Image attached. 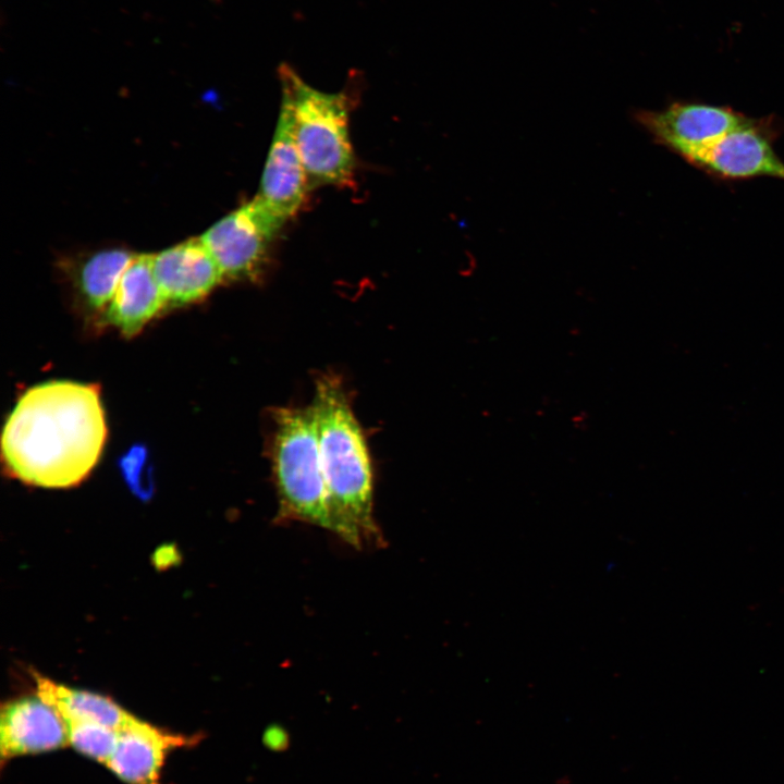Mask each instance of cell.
<instances>
[{
    "mask_svg": "<svg viewBox=\"0 0 784 784\" xmlns=\"http://www.w3.org/2000/svg\"><path fill=\"white\" fill-rule=\"evenodd\" d=\"M106 438L98 385L52 380L19 399L2 431L1 455L10 475L28 485L69 488L96 466Z\"/></svg>",
    "mask_w": 784,
    "mask_h": 784,
    "instance_id": "obj_1",
    "label": "cell"
},
{
    "mask_svg": "<svg viewBox=\"0 0 784 784\" xmlns=\"http://www.w3.org/2000/svg\"><path fill=\"white\" fill-rule=\"evenodd\" d=\"M310 406L327 487L329 530L354 547L377 542L370 456L340 379L333 375L317 379Z\"/></svg>",
    "mask_w": 784,
    "mask_h": 784,
    "instance_id": "obj_2",
    "label": "cell"
},
{
    "mask_svg": "<svg viewBox=\"0 0 784 784\" xmlns=\"http://www.w3.org/2000/svg\"><path fill=\"white\" fill-rule=\"evenodd\" d=\"M282 98L292 111L294 137L308 182L347 184L354 154L348 131V95L314 88L289 64L279 68Z\"/></svg>",
    "mask_w": 784,
    "mask_h": 784,
    "instance_id": "obj_3",
    "label": "cell"
},
{
    "mask_svg": "<svg viewBox=\"0 0 784 784\" xmlns=\"http://www.w3.org/2000/svg\"><path fill=\"white\" fill-rule=\"evenodd\" d=\"M271 462L278 519L329 529L327 487L311 406L275 411Z\"/></svg>",
    "mask_w": 784,
    "mask_h": 784,
    "instance_id": "obj_4",
    "label": "cell"
},
{
    "mask_svg": "<svg viewBox=\"0 0 784 784\" xmlns=\"http://www.w3.org/2000/svg\"><path fill=\"white\" fill-rule=\"evenodd\" d=\"M283 223L255 197L212 224L200 238L223 279L253 280L267 264L270 243Z\"/></svg>",
    "mask_w": 784,
    "mask_h": 784,
    "instance_id": "obj_5",
    "label": "cell"
},
{
    "mask_svg": "<svg viewBox=\"0 0 784 784\" xmlns=\"http://www.w3.org/2000/svg\"><path fill=\"white\" fill-rule=\"evenodd\" d=\"M775 132L772 121L749 118L686 161L724 180L771 176L784 181V162L772 146Z\"/></svg>",
    "mask_w": 784,
    "mask_h": 784,
    "instance_id": "obj_6",
    "label": "cell"
},
{
    "mask_svg": "<svg viewBox=\"0 0 784 784\" xmlns=\"http://www.w3.org/2000/svg\"><path fill=\"white\" fill-rule=\"evenodd\" d=\"M634 119L657 144L686 160L749 117L727 107L674 102L663 110L636 111Z\"/></svg>",
    "mask_w": 784,
    "mask_h": 784,
    "instance_id": "obj_7",
    "label": "cell"
},
{
    "mask_svg": "<svg viewBox=\"0 0 784 784\" xmlns=\"http://www.w3.org/2000/svg\"><path fill=\"white\" fill-rule=\"evenodd\" d=\"M308 177L294 137L289 102L282 98L277 127L262 171L258 197L284 222L304 203Z\"/></svg>",
    "mask_w": 784,
    "mask_h": 784,
    "instance_id": "obj_8",
    "label": "cell"
},
{
    "mask_svg": "<svg viewBox=\"0 0 784 784\" xmlns=\"http://www.w3.org/2000/svg\"><path fill=\"white\" fill-rule=\"evenodd\" d=\"M68 745L64 720L37 694L2 705L0 713L2 765L21 756L52 751Z\"/></svg>",
    "mask_w": 784,
    "mask_h": 784,
    "instance_id": "obj_9",
    "label": "cell"
},
{
    "mask_svg": "<svg viewBox=\"0 0 784 784\" xmlns=\"http://www.w3.org/2000/svg\"><path fill=\"white\" fill-rule=\"evenodd\" d=\"M197 740L167 732L132 714L118 731L117 745L106 767L126 784H160L167 755Z\"/></svg>",
    "mask_w": 784,
    "mask_h": 784,
    "instance_id": "obj_10",
    "label": "cell"
},
{
    "mask_svg": "<svg viewBox=\"0 0 784 784\" xmlns=\"http://www.w3.org/2000/svg\"><path fill=\"white\" fill-rule=\"evenodd\" d=\"M152 268L167 305H187L206 297L222 273L200 237L152 255Z\"/></svg>",
    "mask_w": 784,
    "mask_h": 784,
    "instance_id": "obj_11",
    "label": "cell"
},
{
    "mask_svg": "<svg viewBox=\"0 0 784 784\" xmlns=\"http://www.w3.org/2000/svg\"><path fill=\"white\" fill-rule=\"evenodd\" d=\"M167 306L152 268V255H135L105 309L108 322L134 336Z\"/></svg>",
    "mask_w": 784,
    "mask_h": 784,
    "instance_id": "obj_12",
    "label": "cell"
},
{
    "mask_svg": "<svg viewBox=\"0 0 784 784\" xmlns=\"http://www.w3.org/2000/svg\"><path fill=\"white\" fill-rule=\"evenodd\" d=\"M34 678L36 694L51 705L64 721L95 722L119 731L132 715L109 697L70 688L36 673Z\"/></svg>",
    "mask_w": 784,
    "mask_h": 784,
    "instance_id": "obj_13",
    "label": "cell"
},
{
    "mask_svg": "<svg viewBox=\"0 0 784 784\" xmlns=\"http://www.w3.org/2000/svg\"><path fill=\"white\" fill-rule=\"evenodd\" d=\"M135 255L122 248H111L97 252L82 262L76 274V284L89 308H107Z\"/></svg>",
    "mask_w": 784,
    "mask_h": 784,
    "instance_id": "obj_14",
    "label": "cell"
},
{
    "mask_svg": "<svg viewBox=\"0 0 784 784\" xmlns=\"http://www.w3.org/2000/svg\"><path fill=\"white\" fill-rule=\"evenodd\" d=\"M69 745L87 758L106 765L118 740V730L87 721H64Z\"/></svg>",
    "mask_w": 784,
    "mask_h": 784,
    "instance_id": "obj_15",
    "label": "cell"
},
{
    "mask_svg": "<svg viewBox=\"0 0 784 784\" xmlns=\"http://www.w3.org/2000/svg\"><path fill=\"white\" fill-rule=\"evenodd\" d=\"M120 468L130 486L139 491L145 490L148 475V452L143 445H134L119 461Z\"/></svg>",
    "mask_w": 784,
    "mask_h": 784,
    "instance_id": "obj_16",
    "label": "cell"
}]
</instances>
